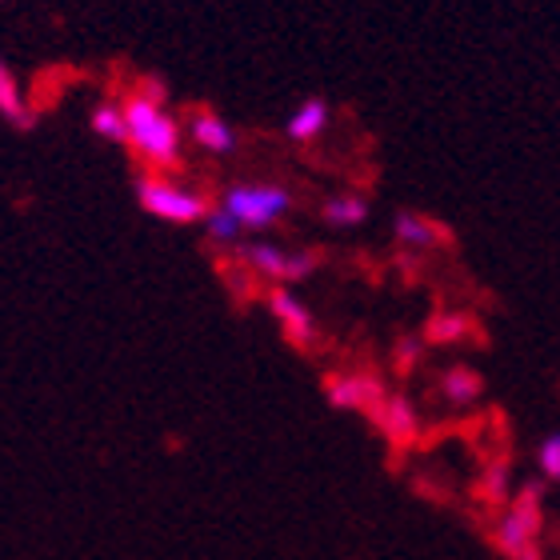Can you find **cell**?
<instances>
[{
	"label": "cell",
	"mask_w": 560,
	"mask_h": 560,
	"mask_svg": "<svg viewBox=\"0 0 560 560\" xmlns=\"http://www.w3.org/2000/svg\"><path fill=\"white\" fill-rule=\"evenodd\" d=\"M125 120H129V144L140 161H149L152 168L180 164V125L156 101L132 93L125 101Z\"/></svg>",
	"instance_id": "cell-1"
},
{
	"label": "cell",
	"mask_w": 560,
	"mask_h": 560,
	"mask_svg": "<svg viewBox=\"0 0 560 560\" xmlns=\"http://www.w3.org/2000/svg\"><path fill=\"white\" fill-rule=\"evenodd\" d=\"M137 200L140 209L149 212V217H156V221H173V224H192V221H205L209 217V200L200 197V192H192V188L176 185V180H168V176H140L137 180Z\"/></svg>",
	"instance_id": "cell-2"
},
{
	"label": "cell",
	"mask_w": 560,
	"mask_h": 560,
	"mask_svg": "<svg viewBox=\"0 0 560 560\" xmlns=\"http://www.w3.org/2000/svg\"><path fill=\"white\" fill-rule=\"evenodd\" d=\"M245 229H272L292 209V192L280 185H233L221 200Z\"/></svg>",
	"instance_id": "cell-3"
},
{
	"label": "cell",
	"mask_w": 560,
	"mask_h": 560,
	"mask_svg": "<svg viewBox=\"0 0 560 560\" xmlns=\"http://www.w3.org/2000/svg\"><path fill=\"white\" fill-rule=\"evenodd\" d=\"M369 420L393 448H412L420 441V412L405 393H388L385 400H376L369 409Z\"/></svg>",
	"instance_id": "cell-4"
},
{
	"label": "cell",
	"mask_w": 560,
	"mask_h": 560,
	"mask_svg": "<svg viewBox=\"0 0 560 560\" xmlns=\"http://www.w3.org/2000/svg\"><path fill=\"white\" fill-rule=\"evenodd\" d=\"M388 388L373 373H328L325 376V400L337 412H369L376 400H385Z\"/></svg>",
	"instance_id": "cell-5"
},
{
	"label": "cell",
	"mask_w": 560,
	"mask_h": 560,
	"mask_svg": "<svg viewBox=\"0 0 560 560\" xmlns=\"http://www.w3.org/2000/svg\"><path fill=\"white\" fill-rule=\"evenodd\" d=\"M269 308H272V316H277L280 325H284V337H289L292 349H313L316 328H313V316H308V308L301 304V296H292L284 284H277V289L269 292Z\"/></svg>",
	"instance_id": "cell-6"
},
{
	"label": "cell",
	"mask_w": 560,
	"mask_h": 560,
	"mask_svg": "<svg viewBox=\"0 0 560 560\" xmlns=\"http://www.w3.org/2000/svg\"><path fill=\"white\" fill-rule=\"evenodd\" d=\"M188 132H192V140H197L205 152H212V156H229V152L236 149V132L229 129V120H221L217 113H209V108L188 117Z\"/></svg>",
	"instance_id": "cell-7"
},
{
	"label": "cell",
	"mask_w": 560,
	"mask_h": 560,
	"mask_svg": "<svg viewBox=\"0 0 560 560\" xmlns=\"http://www.w3.org/2000/svg\"><path fill=\"white\" fill-rule=\"evenodd\" d=\"M489 540H492V549H497V552L521 560V557H528V552H533V545H537V533H533V528H528L525 521H521V516L509 509V513H504L501 521L492 525V537Z\"/></svg>",
	"instance_id": "cell-8"
},
{
	"label": "cell",
	"mask_w": 560,
	"mask_h": 560,
	"mask_svg": "<svg viewBox=\"0 0 560 560\" xmlns=\"http://www.w3.org/2000/svg\"><path fill=\"white\" fill-rule=\"evenodd\" d=\"M485 393V376L477 369H468V364H453V369H444L441 376V397L453 405V409H468L472 400H480Z\"/></svg>",
	"instance_id": "cell-9"
},
{
	"label": "cell",
	"mask_w": 560,
	"mask_h": 560,
	"mask_svg": "<svg viewBox=\"0 0 560 560\" xmlns=\"http://www.w3.org/2000/svg\"><path fill=\"white\" fill-rule=\"evenodd\" d=\"M393 233H397L400 245H409V248H432L436 241H444V245L453 241V236H448V229L432 224L429 217H420V212H397Z\"/></svg>",
	"instance_id": "cell-10"
},
{
	"label": "cell",
	"mask_w": 560,
	"mask_h": 560,
	"mask_svg": "<svg viewBox=\"0 0 560 560\" xmlns=\"http://www.w3.org/2000/svg\"><path fill=\"white\" fill-rule=\"evenodd\" d=\"M0 113H4V120H9L12 129H21V132H28L36 125V113L24 105L21 84H16L9 65H0Z\"/></svg>",
	"instance_id": "cell-11"
},
{
	"label": "cell",
	"mask_w": 560,
	"mask_h": 560,
	"mask_svg": "<svg viewBox=\"0 0 560 560\" xmlns=\"http://www.w3.org/2000/svg\"><path fill=\"white\" fill-rule=\"evenodd\" d=\"M325 125H328V105L320 96H313V101H304V105L292 113L284 132H289L292 140H301V144H308V140H316L325 132Z\"/></svg>",
	"instance_id": "cell-12"
},
{
	"label": "cell",
	"mask_w": 560,
	"mask_h": 560,
	"mask_svg": "<svg viewBox=\"0 0 560 560\" xmlns=\"http://www.w3.org/2000/svg\"><path fill=\"white\" fill-rule=\"evenodd\" d=\"M236 253H241V260H245L248 269L260 272V277L269 280H284V272H289V253L277 245H236Z\"/></svg>",
	"instance_id": "cell-13"
},
{
	"label": "cell",
	"mask_w": 560,
	"mask_h": 560,
	"mask_svg": "<svg viewBox=\"0 0 560 560\" xmlns=\"http://www.w3.org/2000/svg\"><path fill=\"white\" fill-rule=\"evenodd\" d=\"M320 217L332 229H357V224L369 221V200L357 197V192H345V197H328L320 205Z\"/></svg>",
	"instance_id": "cell-14"
},
{
	"label": "cell",
	"mask_w": 560,
	"mask_h": 560,
	"mask_svg": "<svg viewBox=\"0 0 560 560\" xmlns=\"http://www.w3.org/2000/svg\"><path fill=\"white\" fill-rule=\"evenodd\" d=\"M472 332V320L465 313H432L429 325H424V340L429 345H460V340Z\"/></svg>",
	"instance_id": "cell-15"
},
{
	"label": "cell",
	"mask_w": 560,
	"mask_h": 560,
	"mask_svg": "<svg viewBox=\"0 0 560 560\" xmlns=\"http://www.w3.org/2000/svg\"><path fill=\"white\" fill-rule=\"evenodd\" d=\"M93 132L101 140H113V144H129V120H125V108L117 105H96L93 117H89Z\"/></svg>",
	"instance_id": "cell-16"
},
{
	"label": "cell",
	"mask_w": 560,
	"mask_h": 560,
	"mask_svg": "<svg viewBox=\"0 0 560 560\" xmlns=\"http://www.w3.org/2000/svg\"><path fill=\"white\" fill-rule=\"evenodd\" d=\"M540 504H545V485H537V480H528L513 501V513L521 516L537 537H540V528H545V509H540Z\"/></svg>",
	"instance_id": "cell-17"
},
{
	"label": "cell",
	"mask_w": 560,
	"mask_h": 560,
	"mask_svg": "<svg viewBox=\"0 0 560 560\" xmlns=\"http://www.w3.org/2000/svg\"><path fill=\"white\" fill-rule=\"evenodd\" d=\"M205 229H209L212 245H236V241H241V233H245V224L236 221L224 205H212L209 217H205Z\"/></svg>",
	"instance_id": "cell-18"
},
{
	"label": "cell",
	"mask_w": 560,
	"mask_h": 560,
	"mask_svg": "<svg viewBox=\"0 0 560 560\" xmlns=\"http://www.w3.org/2000/svg\"><path fill=\"white\" fill-rule=\"evenodd\" d=\"M424 337H400L397 340V349H393V364H397V373L400 376H409V373H417V364H420V357H424Z\"/></svg>",
	"instance_id": "cell-19"
},
{
	"label": "cell",
	"mask_w": 560,
	"mask_h": 560,
	"mask_svg": "<svg viewBox=\"0 0 560 560\" xmlns=\"http://www.w3.org/2000/svg\"><path fill=\"white\" fill-rule=\"evenodd\" d=\"M537 465L545 472V480H557L560 485V432H549L537 448Z\"/></svg>",
	"instance_id": "cell-20"
},
{
	"label": "cell",
	"mask_w": 560,
	"mask_h": 560,
	"mask_svg": "<svg viewBox=\"0 0 560 560\" xmlns=\"http://www.w3.org/2000/svg\"><path fill=\"white\" fill-rule=\"evenodd\" d=\"M320 260H325V253H320V248H304V253H289V272H284V280H304V277H313V272L320 269Z\"/></svg>",
	"instance_id": "cell-21"
},
{
	"label": "cell",
	"mask_w": 560,
	"mask_h": 560,
	"mask_svg": "<svg viewBox=\"0 0 560 560\" xmlns=\"http://www.w3.org/2000/svg\"><path fill=\"white\" fill-rule=\"evenodd\" d=\"M504 480H509V460H497L485 472V489H492V497H504Z\"/></svg>",
	"instance_id": "cell-22"
},
{
	"label": "cell",
	"mask_w": 560,
	"mask_h": 560,
	"mask_svg": "<svg viewBox=\"0 0 560 560\" xmlns=\"http://www.w3.org/2000/svg\"><path fill=\"white\" fill-rule=\"evenodd\" d=\"M137 93L149 96V101H156V105H164V101H168V89H164L161 77H144V81L137 84Z\"/></svg>",
	"instance_id": "cell-23"
},
{
	"label": "cell",
	"mask_w": 560,
	"mask_h": 560,
	"mask_svg": "<svg viewBox=\"0 0 560 560\" xmlns=\"http://www.w3.org/2000/svg\"><path fill=\"white\" fill-rule=\"evenodd\" d=\"M521 560H545V557H540V552L533 549V552H528V557H521Z\"/></svg>",
	"instance_id": "cell-24"
}]
</instances>
